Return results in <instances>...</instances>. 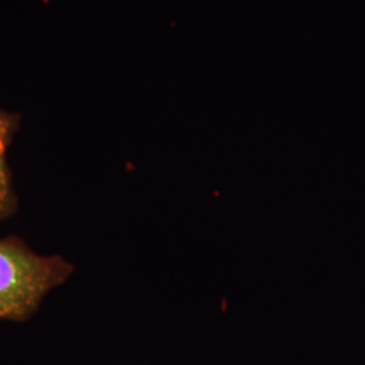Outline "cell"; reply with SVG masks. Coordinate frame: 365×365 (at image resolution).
Returning a JSON list of instances; mask_svg holds the SVG:
<instances>
[{"mask_svg": "<svg viewBox=\"0 0 365 365\" xmlns=\"http://www.w3.org/2000/svg\"><path fill=\"white\" fill-rule=\"evenodd\" d=\"M75 271L63 256H42L22 237H0V321L26 322Z\"/></svg>", "mask_w": 365, "mask_h": 365, "instance_id": "cell-1", "label": "cell"}, {"mask_svg": "<svg viewBox=\"0 0 365 365\" xmlns=\"http://www.w3.org/2000/svg\"><path fill=\"white\" fill-rule=\"evenodd\" d=\"M21 128V114L0 108V222L13 218L19 207L7 152Z\"/></svg>", "mask_w": 365, "mask_h": 365, "instance_id": "cell-2", "label": "cell"}]
</instances>
